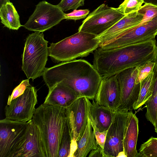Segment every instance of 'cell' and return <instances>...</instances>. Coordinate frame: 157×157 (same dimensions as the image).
Here are the masks:
<instances>
[{
	"instance_id": "cell-27",
	"label": "cell",
	"mask_w": 157,
	"mask_h": 157,
	"mask_svg": "<svg viewBox=\"0 0 157 157\" xmlns=\"http://www.w3.org/2000/svg\"><path fill=\"white\" fill-rule=\"evenodd\" d=\"M155 64L154 61H151L138 67V71L135 80L136 84L140 83L153 72Z\"/></svg>"
},
{
	"instance_id": "cell-18",
	"label": "cell",
	"mask_w": 157,
	"mask_h": 157,
	"mask_svg": "<svg viewBox=\"0 0 157 157\" xmlns=\"http://www.w3.org/2000/svg\"><path fill=\"white\" fill-rule=\"evenodd\" d=\"M138 119L132 111L128 112L124 141V151L126 157H137L136 148L139 132Z\"/></svg>"
},
{
	"instance_id": "cell-28",
	"label": "cell",
	"mask_w": 157,
	"mask_h": 157,
	"mask_svg": "<svg viewBox=\"0 0 157 157\" xmlns=\"http://www.w3.org/2000/svg\"><path fill=\"white\" fill-rule=\"evenodd\" d=\"M85 0H61L57 5L63 11L76 10L84 5Z\"/></svg>"
},
{
	"instance_id": "cell-12",
	"label": "cell",
	"mask_w": 157,
	"mask_h": 157,
	"mask_svg": "<svg viewBox=\"0 0 157 157\" xmlns=\"http://www.w3.org/2000/svg\"><path fill=\"white\" fill-rule=\"evenodd\" d=\"M138 71V67H131L116 75L121 94L120 105L117 109L134 110L139 98L140 87V83H135Z\"/></svg>"
},
{
	"instance_id": "cell-4",
	"label": "cell",
	"mask_w": 157,
	"mask_h": 157,
	"mask_svg": "<svg viewBox=\"0 0 157 157\" xmlns=\"http://www.w3.org/2000/svg\"><path fill=\"white\" fill-rule=\"evenodd\" d=\"M141 7L144 15L140 23L100 43L99 47L110 49L155 39L157 34V6L145 3Z\"/></svg>"
},
{
	"instance_id": "cell-5",
	"label": "cell",
	"mask_w": 157,
	"mask_h": 157,
	"mask_svg": "<svg viewBox=\"0 0 157 157\" xmlns=\"http://www.w3.org/2000/svg\"><path fill=\"white\" fill-rule=\"evenodd\" d=\"M95 35L78 31L48 47V56L55 62L69 61L86 57L99 47L100 41Z\"/></svg>"
},
{
	"instance_id": "cell-2",
	"label": "cell",
	"mask_w": 157,
	"mask_h": 157,
	"mask_svg": "<svg viewBox=\"0 0 157 157\" xmlns=\"http://www.w3.org/2000/svg\"><path fill=\"white\" fill-rule=\"evenodd\" d=\"M157 56V46L154 39L110 49L98 48L94 53L93 65L103 78L154 61Z\"/></svg>"
},
{
	"instance_id": "cell-29",
	"label": "cell",
	"mask_w": 157,
	"mask_h": 157,
	"mask_svg": "<svg viewBox=\"0 0 157 157\" xmlns=\"http://www.w3.org/2000/svg\"><path fill=\"white\" fill-rule=\"evenodd\" d=\"M30 86L31 85L29 83V79L23 80L14 89L11 94L9 96L7 105H10L13 100L23 94L27 88Z\"/></svg>"
},
{
	"instance_id": "cell-3",
	"label": "cell",
	"mask_w": 157,
	"mask_h": 157,
	"mask_svg": "<svg viewBox=\"0 0 157 157\" xmlns=\"http://www.w3.org/2000/svg\"><path fill=\"white\" fill-rule=\"evenodd\" d=\"M67 116V108L48 104L43 103L35 109L32 120L41 133L48 157H58Z\"/></svg>"
},
{
	"instance_id": "cell-9",
	"label": "cell",
	"mask_w": 157,
	"mask_h": 157,
	"mask_svg": "<svg viewBox=\"0 0 157 157\" xmlns=\"http://www.w3.org/2000/svg\"><path fill=\"white\" fill-rule=\"evenodd\" d=\"M117 8L103 3L90 13L79 27L83 31L98 36L111 27L124 15Z\"/></svg>"
},
{
	"instance_id": "cell-11",
	"label": "cell",
	"mask_w": 157,
	"mask_h": 157,
	"mask_svg": "<svg viewBox=\"0 0 157 157\" xmlns=\"http://www.w3.org/2000/svg\"><path fill=\"white\" fill-rule=\"evenodd\" d=\"M128 111L117 109L108 128L104 148V157H117L124 152L123 141Z\"/></svg>"
},
{
	"instance_id": "cell-21",
	"label": "cell",
	"mask_w": 157,
	"mask_h": 157,
	"mask_svg": "<svg viewBox=\"0 0 157 157\" xmlns=\"http://www.w3.org/2000/svg\"><path fill=\"white\" fill-rule=\"evenodd\" d=\"M1 22L10 29L17 30L22 26L19 16L13 3L8 2L0 8Z\"/></svg>"
},
{
	"instance_id": "cell-34",
	"label": "cell",
	"mask_w": 157,
	"mask_h": 157,
	"mask_svg": "<svg viewBox=\"0 0 157 157\" xmlns=\"http://www.w3.org/2000/svg\"><path fill=\"white\" fill-rule=\"evenodd\" d=\"M144 3H150L157 6V0H144Z\"/></svg>"
},
{
	"instance_id": "cell-26",
	"label": "cell",
	"mask_w": 157,
	"mask_h": 157,
	"mask_svg": "<svg viewBox=\"0 0 157 157\" xmlns=\"http://www.w3.org/2000/svg\"><path fill=\"white\" fill-rule=\"evenodd\" d=\"M144 3V0H124L117 8L121 13L126 14L138 11Z\"/></svg>"
},
{
	"instance_id": "cell-16",
	"label": "cell",
	"mask_w": 157,
	"mask_h": 157,
	"mask_svg": "<svg viewBox=\"0 0 157 157\" xmlns=\"http://www.w3.org/2000/svg\"><path fill=\"white\" fill-rule=\"evenodd\" d=\"M78 98L71 89L59 82L49 90L44 103L67 108Z\"/></svg>"
},
{
	"instance_id": "cell-7",
	"label": "cell",
	"mask_w": 157,
	"mask_h": 157,
	"mask_svg": "<svg viewBox=\"0 0 157 157\" xmlns=\"http://www.w3.org/2000/svg\"><path fill=\"white\" fill-rule=\"evenodd\" d=\"M30 121H0V157H14L25 139Z\"/></svg>"
},
{
	"instance_id": "cell-19",
	"label": "cell",
	"mask_w": 157,
	"mask_h": 157,
	"mask_svg": "<svg viewBox=\"0 0 157 157\" xmlns=\"http://www.w3.org/2000/svg\"><path fill=\"white\" fill-rule=\"evenodd\" d=\"M115 111L99 105L93 100L89 110V117L94 121L98 130L102 132L108 130Z\"/></svg>"
},
{
	"instance_id": "cell-20",
	"label": "cell",
	"mask_w": 157,
	"mask_h": 157,
	"mask_svg": "<svg viewBox=\"0 0 157 157\" xmlns=\"http://www.w3.org/2000/svg\"><path fill=\"white\" fill-rule=\"evenodd\" d=\"M77 143V148L73 157H86L91 151L98 147L94 132L89 117L85 130Z\"/></svg>"
},
{
	"instance_id": "cell-1",
	"label": "cell",
	"mask_w": 157,
	"mask_h": 157,
	"mask_svg": "<svg viewBox=\"0 0 157 157\" xmlns=\"http://www.w3.org/2000/svg\"><path fill=\"white\" fill-rule=\"evenodd\" d=\"M42 76L49 90L60 82L71 89L79 97L92 100L102 78L93 65L83 59L62 62L46 68Z\"/></svg>"
},
{
	"instance_id": "cell-25",
	"label": "cell",
	"mask_w": 157,
	"mask_h": 157,
	"mask_svg": "<svg viewBox=\"0 0 157 157\" xmlns=\"http://www.w3.org/2000/svg\"><path fill=\"white\" fill-rule=\"evenodd\" d=\"M146 108L145 117L155 127L157 119V92L155 95L150 98L145 103Z\"/></svg>"
},
{
	"instance_id": "cell-33",
	"label": "cell",
	"mask_w": 157,
	"mask_h": 157,
	"mask_svg": "<svg viewBox=\"0 0 157 157\" xmlns=\"http://www.w3.org/2000/svg\"><path fill=\"white\" fill-rule=\"evenodd\" d=\"M154 61L155 63L153 71L154 80V85L152 94L150 98L153 97L157 92V56L155 59Z\"/></svg>"
},
{
	"instance_id": "cell-36",
	"label": "cell",
	"mask_w": 157,
	"mask_h": 157,
	"mask_svg": "<svg viewBox=\"0 0 157 157\" xmlns=\"http://www.w3.org/2000/svg\"><path fill=\"white\" fill-rule=\"evenodd\" d=\"M155 127V131L157 134V119L156 121V123Z\"/></svg>"
},
{
	"instance_id": "cell-8",
	"label": "cell",
	"mask_w": 157,
	"mask_h": 157,
	"mask_svg": "<svg viewBox=\"0 0 157 157\" xmlns=\"http://www.w3.org/2000/svg\"><path fill=\"white\" fill-rule=\"evenodd\" d=\"M65 14L58 5L43 1L36 5L33 12L22 26L29 31L43 32L65 19Z\"/></svg>"
},
{
	"instance_id": "cell-32",
	"label": "cell",
	"mask_w": 157,
	"mask_h": 157,
	"mask_svg": "<svg viewBox=\"0 0 157 157\" xmlns=\"http://www.w3.org/2000/svg\"><path fill=\"white\" fill-rule=\"evenodd\" d=\"M89 157H104L103 149L99 145L96 149L91 151Z\"/></svg>"
},
{
	"instance_id": "cell-17",
	"label": "cell",
	"mask_w": 157,
	"mask_h": 157,
	"mask_svg": "<svg viewBox=\"0 0 157 157\" xmlns=\"http://www.w3.org/2000/svg\"><path fill=\"white\" fill-rule=\"evenodd\" d=\"M144 15L141 7L137 11L125 14L115 24L97 37L99 39L100 43L109 40L124 31L139 24L142 20Z\"/></svg>"
},
{
	"instance_id": "cell-22",
	"label": "cell",
	"mask_w": 157,
	"mask_h": 157,
	"mask_svg": "<svg viewBox=\"0 0 157 157\" xmlns=\"http://www.w3.org/2000/svg\"><path fill=\"white\" fill-rule=\"evenodd\" d=\"M140 85L139 98L134 106V110H136L145 104L151 97L154 85L153 72L142 81Z\"/></svg>"
},
{
	"instance_id": "cell-13",
	"label": "cell",
	"mask_w": 157,
	"mask_h": 157,
	"mask_svg": "<svg viewBox=\"0 0 157 157\" xmlns=\"http://www.w3.org/2000/svg\"><path fill=\"white\" fill-rule=\"evenodd\" d=\"M91 102L85 97L78 98L67 108L72 136L71 143L76 144L82 135L88 120Z\"/></svg>"
},
{
	"instance_id": "cell-24",
	"label": "cell",
	"mask_w": 157,
	"mask_h": 157,
	"mask_svg": "<svg viewBox=\"0 0 157 157\" xmlns=\"http://www.w3.org/2000/svg\"><path fill=\"white\" fill-rule=\"evenodd\" d=\"M157 157V137H151L142 144L137 157Z\"/></svg>"
},
{
	"instance_id": "cell-14",
	"label": "cell",
	"mask_w": 157,
	"mask_h": 157,
	"mask_svg": "<svg viewBox=\"0 0 157 157\" xmlns=\"http://www.w3.org/2000/svg\"><path fill=\"white\" fill-rule=\"evenodd\" d=\"M48 157L44 140L38 126L31 120L25 139L14 157Z\"/></svg>"
},
{
	"instance_id": "cell-15",
	"label": "cell",
	"mask_w": 157,
	"mask_h": 157,
	"mask_svg": "<svg viewBox=\"0 0 157 157\" xmlns=\"http://www.w3.org/2000/svg\"><path fill=\"white\" fill-rule=\"evenodd\" d=\"M121 99V90L116 75L103 77L95 101L116 111L120 105Z\"/></svg>"
},
{
	"instance_id": "cell-35",
	"label": "cell",
	"mask_w": 157,
	"mask_h": 157,
	"mask_svg": "<svg viewBox=\"0 0 157 157\" xmlns=\"http://www.w3.org/2000/svg\"><path fill=\"white\" fill-rule=\"evenodd\" d=\"M10 2V0H0V8L8 2Z\"/></svg>"
},
{
	"instance_id": "cell-30",
	"label": "cell",
	"mask_w": 157,
	"mask_h": 157,
	"mask_svg": "<svg viewBox=\"0 0 157 157\" xmlns=\"http://www.w3.org/2000/svg\"><path fill=\"white\" fill-rule=\"evenodd\" d=\"M90 119L92 128L94 132L96 143L104 150L107 130L102 132H100L97 128L94 121L90 118Z\"/></svg>"
},
{
	"instance_id": "cell-6",
	"label": "cell",
	"mask_w": 157,
	"mask_h": 157,
	"mask_svg": "<svg viewBox=\"0 0 157 157\" xmlns=\"http://www.w3.org/2000/svg\"><path fill=\"white\" fill-rule=\"evenodd\" d=\"M48 42L43 32H35L26 39L22 56V69L28 79L42 75L48 56Z\"/></svg>"
},
{
	"instance_id": "cell-31",
	"label": "cell",
	"mask_w": 157,
	"mask_h": 157,
	"mask_svg": "<svg viewBox=\"0 0 157 157\" xmlns=\"http://www.w3.org/2000/svg\"><path fill=\"white\" fill-rule=\"evenodd\" d=\"M89 12L88 9L75 10L70 13H65V19L76 20L85 18Z\"/></svg>"
},
{
	"instance_id": "cell-10",
	"label": "cell",
	"mask_w": 157,
	"mask_h": 157,
	"mask_svg": "<svg viewBox=\"0 0 157 157\" xmlns=\"http://www.w3.org/2000/svg\"><path fill=\"white\" fill-rule=\"evenodd\" d=\"M37 90L33 86L28 87L22 95L13 100L5 108L6 119L26 122L32 119L37 101Z\"/></svg>"
},
{
	"instance_id": "cell-23",
	"label": "cell",
	"mask_w": 157,
	"mask_h": 157,
	"mask_svg": "<svg viewBox=\"0 0 157 157\" xmlns=\"http://www.w3.org/2000/svg\"><path fill=\"white\" fill-rule=\"evenodd\" d=\"M72 139L71 128L67 115L61 139L58 157H69Z\"/></svg>"
},
{
	"instance_id": "cell-37",
	"label": "cell",
	"mask_w": 157,
	"mask_h": 157,
	"mask_svg": "<svg viewBox=\"0 0 157 157\" xmlns=\"http://www.w3.org/2000/svg\"></svg>"
}]
</instances>
